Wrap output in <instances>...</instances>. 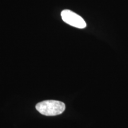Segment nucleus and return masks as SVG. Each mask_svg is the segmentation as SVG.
Here are the masks:
<instances>
[{
    "mask_svg": "<svg viewBox=\"0 0 128 128\" xmlns=\"http://www.w3.org/2000/svg\"><path fill=\"white\" fill-rule=\"evenodd\" d=\"M36 108L42 114L48 116H56L62 114L65 110L63 102L56 100H46L38 103Z\"/></svg>",
    "mask_w": 128,
    "mask_h": 128,
    "instance_id": "nucleus-1",
    "label": "nucleus"
},
{
    "mask_svg": "<svg viewBox=\"0 0 128 128\" xmlns=\"http://www.w3.org/2000/svg\"><path fill=\"white\" fill-rule=\"evenodd\" d=\"M61 17L64 22L75 28H84L87 26L86 22L81 16L68 10L62 11Z\"/></svg>",
    "mask_w": 128,
    "mask_h": 128,
    "instance_id": "nucleus-2",
    "label": "nucleus"
}]
</instances>
